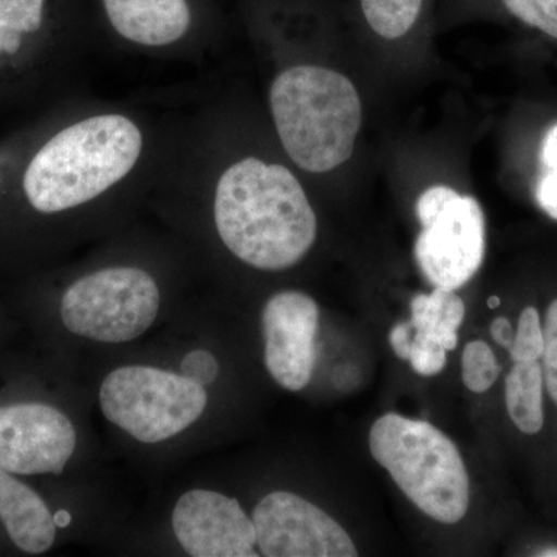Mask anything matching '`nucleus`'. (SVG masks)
I'll return each mask as SVG.
<instances>
[{"instance_id":"obj_1","label":"nucleus","mask_w":557,"mask_h":557,"mask_svg":"<svg viewBox=\"0 0 557 557\" xmlns=\"http://www.w3.org/2000/svg\"><path fill=\"white\" fill-rule=\"evenodd\" d=\"M214 219L226 248L263 271L296 265L318 236L317 214L298 178L258 159L242 160L220 177Z\"/></svg>"},{"instance_id":"obj_2","label":"nucleus","mask_w":557,"mask_h":557,"mask_svg":"<svg viewBox=\"0 0 557 557\" xmlns=\"http://www.w3.org/2000/svg\"><path fill=\"white\" fill-rule=\"evenodd\" d=\"M141 149V132L126 116L79 121L49 139L28 164L27 199L46 214L87 203L126 177Z\"/></svg>"},{"instance_id":"obj_3","label":"nucleus","mask_w":557,"mask_h":557,"mask_svg":"<svg viewBox=\"0 0 557 557\" xmlns=\"http://www.w3.org/2000/svg\"><path fill=\"white\" fill-rule=\"evenodd\" d=\"M270 108L282 146L300 170L322 174L350 159L362 108L346 76L317 65L287 69L271 86Z\"/></svg>"},{"instance_id":"obj_4","label":"nucleus","mask_w":557,"mask_h":557,"mask_svg":"<svg viewBox=\"0 0 557 557\" xmlns=\"http://www.w3.org/2000/svg\"><path fill=\"white\" fill-rule=\"evenodd\" d=\"M372 457L428 518L460 522L471 504V485L460 450L428 421L386 413L370 428Z\"/></svg>"},{"instance_id":"obj_5","label":"nucleus","mask_w":557,"mask_h":557,"mask_svg":"<svg viewBox=\"0 0 557 557\" xmlns=\"http://www.w3.org/2000/svg\"><path fill=\"white\" fill-rule=\"evenodd\" d=\"M102 413L141 443L175 437L199 420L208 405L203 386L146 366L113 370L100 388Z\"/></svg>"},{"instance_id":"obj_6","label":"nucleus","mask_w":557,"mask_h":557,"mask_svg":"<svg viewBox=\"0 0 557 557\" xmlns=\"http://www.w3.org/2000/svg\"><path fill=\"white\" fill-rule=\"evenodd\" d=\"M160 292L150 274L116 267L81 277L61 300L65 327L100 343H127L156 321Z\"/></svg>"},{"instance_id":"obj_7","label":"nucleus","mask_w":557,"mask_h":557,"mask_svg":"<svg viewBox=\"0 0 557 557\" xmlns=\"http://www.w3.org/2000/svg\"><path fill=\"white\" fill-rule=\"evenodd\" d=\"M421 233L416 259L434 287L467 285L485 259V215L479 201L449 186H432L417 201Z\"/></svg>"},{"instance_id":"obj_8","label":"nucleus","mask_w":557,"mask_h":557,"mask_svg":"<svg viewBox=\"0 0 557 557\" xmlns=\"http://www.w3.org/2000/svg\"><path fill=\"white\" fill-rule=\"evenodd\" d=\"M260 553L267 557H355L347 531L306 498L276 491L252 512Z\"/></svg>"},{"instance_id":"obj_9","label":"nucleus","mask_w":557,"mask_h":557,"mask_svg":"<svg viewBox=\"0 0 557 557\" xmlns=\"http://www.w3.org/2000/svg\"><path fill=\"white\" fill-rule=\"evenodd\" d=\"M76 448L72 421L46 405L0 408V468L11 474H61Z\"/></svg>"},{"instance_id":"obj_10","label":"nucleus","mask_w":557,"mask_h":557,"mask_svg":"<svg viewBox=\"0 0 557 557\" xmlns=\"http://www.w3.org/2000/svg\"><path fill=\"white\" fill-rule=\"evenodd\" d=\"M172 528L189 556H258L255 522L236 498L215 491L193 490L183 494L172 512Z\"/></svg>"},{"instance_id":"obj_11","label":"nucleus","mask_w":557,"mask_h":557,"mask_svg":"<svg viewBox=\"0 0 557 557\" xmlns=\"http://www.w3.org/2000/svg\"><path fill=\"white\" fill-rule=\"evenodd\" d=\"M318 304L300 292H281L262 311L265 366L271 379L287 391H302L313 375Z\"/></svg>"},{"instance_id":"obj_12","label":"nucleus","mask_w":557,"mask_h":557,"mask_svg":"<svg viewBox=\"0 0 557 557\" xmlns=\"http://www.w3.org/2000/svg\"><path fill=\"white\" fill-rule=\"evenodd\" d=\"M104 7L113 28L139 46H170L190 24L186 0H104Z\"/></svg>"},{"instance_id":"obj_13","label":"nucleus","mask_w":557,"mask_h":557,"mask_svg":"<svg viewBox=\"0 0 557 557\" xmlns=\"http://www.w3.org/2000/svg\"><path fill=\"white\" fill-rule=\"evenodd\" d=\"M0 519L17 548L40 555L53 545L57 525L42 500L11 472L0 468Z\"/></svg>"},{"instance_id":"obj_14","label":"nucleus","mask_w":557,"mask_h":557,"mask_svg":"<svg viewBox=\"0 0 557 557\" xmlns=\"http://www.w3.org/2000/svg\"><path fill=\"white\" fill-rule=\"evenodd\" d=\"M410 325L438 341L446 350L458 344V329L463 324L467 307L456 289L435 287L431 295H417L410 300Z\"/></svg>"},{"instance_id":"obj_15","label":"nucleus","mask_w":557,"mask_h":557,"mask_svg":"<svg viewBox=\"0 0 557 557\" xmlns=\"http://www.w3.org/2000/svg\"><path fill=\"white\" fill-rule=\"evenodd\" d=\"M508 416L523 434L544 428V370L537 361L515 362L505 380Z\"/></svg>"},{"instance_id":"obj_16","label":"nucleus","mask_w":557,"mask_h":557,"mask_svg":"<svg viewBox=\"0 0 557 557\" xmlns=\"http://www.w3.org/2000/svg\"><path fill=\"white\" fill-rule=\"evenodd\" d=\"M423 0H361L370 27L386 39H398L413 27Z\"/></svg>"},{"instance_id":"obj_17","label":"nucleus","mask_w":557,"mask_h":557,"mask_svg":"<svg viewBox=\"0 0 557 557\" xmlns=\"http://www.w3.org/2000/svg\"><path fill=\"white\" fill-rule=\"evenodd\" d=\"M496 354L485 341H471L461 355V380L474 394L490 391L500 375Z\"/></svg>"},{"instance_id":"obj_18","label":"nucleus","mask_w":557,"mask_h":557,"mask_svg":"<svg viewBox=\"0 0 557 557\" xmlns=\"http://www.w3.org/2000/svg\"><path fill=\"white\" fill-rule=\"evenodd\" d=\"M534 199L545 214L557 220V123L542 138Z\"/></svg>"},{"instance_id":"obj_19","label":"nucleus","mask_w":557,"mask_h":557,"mask_svg":"<svg viewBox=\"0 0 557 557\" xmlns=\"http://www.w3.org/2000/svg\"><path fill=\"white\" fill-rule=\"evenodd\" d=\"M46 0H0V53L11 33H35L42 24Z\"/></svg>"},{"instance_id":"obj_20","label":"nucleus","mask_w":557,"mask_h":557,"mask_svg":"<svg viewBox=\"0 0 557 557\" xmlns=\"http://www.w3.org/2000/svg\"><path fill=\"white\" fill-rule=\"evenodd\" d=\"M545 339L541 317L534 307L520 313L518 332L515 333L509 355L515 362L539 361L544 355Z\"/></svg>"},{"instance_id":"obj_21","label":"nucleus","mask_w":557,"mask_h":557,"mask_svg":"<svg viewBox=\"0 0 557 557\" xmlns=\"http://www.w3.org/2000/svg\"><path fill=\"white\" fill-rule=\"evenodd\" d=\"M509 13L557 39V0H504Z\"/></svg>"},{"instance_id":"obj_22","label":"nucleus","mask_w":557,"mask_h":557,"mask_svg":"<svg viewBox=\"0 0 557 557\" xmlns=\"http://www.w3.org/2000/svg\"><path fill=\"white\" fill-rule=\"evenodd\" d=\"M408 361L418 375L435 376L446 368L448 350L431 336L416 332Z\"/></svg>"},{"instance_id":"obj_23","label":"nucleus","mask_w":557,"mask_h":557,"mask_svg":"<svg viewBox=\"0 0 557 557\" xmlns=\"http://www.w3.org/2000/svg\"><path fill=\"white\" fill-rule=\"evenodd\" d=\"M544 381L549 397L557 405V299L548 307L544 329Z\"/></svg>"},{"instance_id":"obj_24","label":"nucleus","mask_w":557,"mask_h":557,"mask_svg":"<svg viewBox=\"0 0 557 557\" xmlns=\"http://www.w3.org/2000/svg\"><path fill=\"white\" fill-rule=\"evenodd\" d=\"M183 376L200 384L209 386L219 376V362L214 355L205 350H194L186 355L182 362Z\"/></svg>"},{"instance_id":"obj_25","label":"nucleus","mask_w":557,"mask_h":557,"mask_svg":"<svg viewBox=\"0 0 557 557\" xmlns=\"http://www.w3.org/2000/svg\"><path fill=\"white\" fill-rule=\"evenodd\" d=\"M412 325L410 322H403V324L395 325L388 335V343H391L392 350L395 351L398 358L409 359L410 346H412Z\"/></svg>"},{"instance_id":"obj_26","label":"nucleus","mask_w":557,"mask_h":557,"mask_svg":"<svg viewBox=\"0 0 557 557\" xmlns=\"http://www.w3.org/2000/svg\"><path fill=\"white\" fill-rule=\"evenodd\" d=\"M491 336H493L498 346L509 350L512 339H515V332H512V325L508 318L500 317L494 319L493 324H491Z\"/></svg>"},{"instance_id":"obj_27","label":"nucleus","mask_w":557,"mask_h":557,"mask_svg":"<svg viewBox=\"0 0 557 557\" xmlns=\"http://www.w3.org/2000/svg\"><path fill=\"white\" fill-rule=\"evenodd\" d=\"M54 525L58 528H67L70 523H72V516H70L69 511L62 509V511H58L57 515H53Z\"/></svg>"},{"instance_id":"obj_28","label":"nucleus","mask_w":557,"mask_h":557,"mask_svg":"<svg viewBox=\"0 0 557 557\" xmlns=\"http://www.w3.org/2000/svg\"><path fill=\"white\" fill-rule=\"evenodd\" d=\"M498 306H500V299H498L497 296L487 299V307H490V309H497Z\"/></svg>"},{"instance_id":"obj_29","label":"nucleus","mask_w":557,"mask_h":557,"mask_svg":"<svg viewBox=\"0 0 557 557\" xmlns=\"http://www.w3.org/2000/svg\"><path fill=\"white\" fill-rule=\"evenodd\" d=\"M539 556H542V557H557V548L544 549V552L539 553Z\"/></svg>"}]
</instances>
